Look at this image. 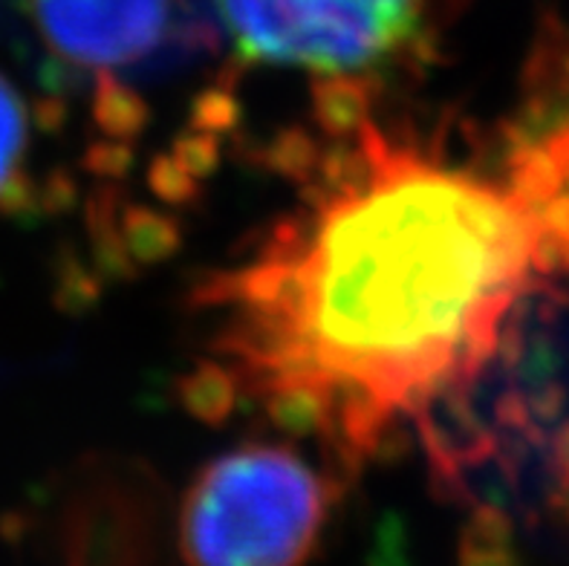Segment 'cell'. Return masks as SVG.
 I'll return each mask as SVG.
<instances>
[{
  "label": "cell",
  "mask_w": 569,
  "mask_h": 566,
  "mask_svg": "<svg viewBox=\"0 0 569 566\" xmlns=\"http://www.w3.org/2000/svg\"><path fill=\"white\" fill-rule=\"evenodd\" d=\"M321 108L330 142L296 206L197 289L188 394L356 471L495 356L541 260L503 177L385 130L361 85Z\"/></svg>",
  "instance_id": "1"
},
{
  "label": "cell",
  "mask_w": 569,
  "mask_h": 566,
  "mask_svg": "<svg viewBox=\"0 0 569 566\" xmlns=\"http://www.w3.org/2000/svg\"><path fill=\"white\" fill-rule=\"evenodd\" d=\"M58 64L116 85L151 64L177 36V0H27Z\"/></svg>",
  "instance_id": "5"
},
{
  "label": "cell",
  "mask_w": 569,
  "mask_h": 566,
  "mask_svg": "<svg viewBox=\"0 0 569 566\" xmlns=\"http://www.w3.org/2000/svg\"><path fill=\"white\" fill-rule=\"evenodd\" d=\"M246 61L365 85L413 61L446 0H214Z\"/></svg>",
  "instance_id": "3"
},
{
  "label": "cell",
  "mask_w": 569,
  "mask_h": 566,
  "mask_svg": "<svg viewBox=\"0 0 569 566\" xmlns=\"http://www.w3.org/2000/svg\"><path fill=\"white\" fill-rule=\"evenodd\" d=\"M325 474L281 443L220 454L188 486L180 549L188 566H307L339 500Z\"/></svg>",
  "instance_id": "2"
},
{
  "label": "cell",
  "mask_w": 569,
  "mask_h": 566,
  "mask_svg": "<svg viewBox=\"0 0 569 566\" xmlns=\"http://www.w3.org/2000/svg\"><path fill=\"white\" fill-rule=\"evenodd\" d=\"M32 113L21 90L0 72V206H21L29 193Z\"/></svg>",
  "instance_id": "6"
},
{
  "label": "cell",
  "mask_w": 569,
  "mask_h": 566,
  "mask_svg": "<svg viewBox=\"0 0 569 566\" xmlns=\"http://www.w3.org/2000/svg\"><path fill=\"white\" fill-rule=\"evenodd\" d=\"M503 173L532 222L541 272H569V38L535 64L527 105L509 130Z\"/></svg>",
  "instance_id": "4"
}]
</instances>
